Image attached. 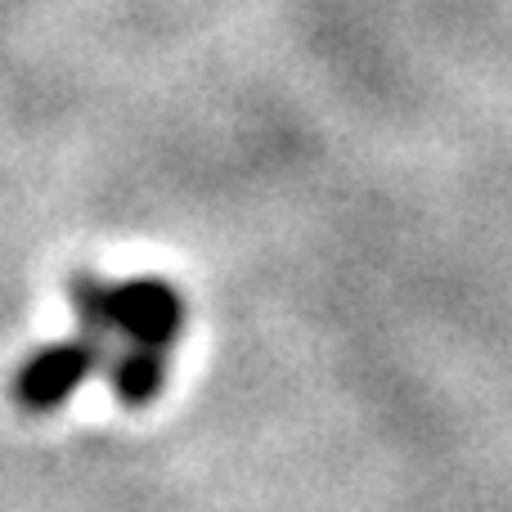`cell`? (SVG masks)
I'll list each match as a JSON object with an SVG mask.
<instances>
[{
    "label": "cell",
    "instance_id": "3957f363",
    "mask_svg": "<svg viewBox=\"0 0 512 512\" xmlns=\"http://www.w3.org/2000/svg\"><path fill=\"white\" fill-rule=\"evenodd\" d=\"M108 391L122 400L126 409H149L153 400L167 391L171 351H153V346H122L117 355L104 360Z\"/></svg>",
    "mask_w": 512,
    "mask_h": 512
},
{
    "label": "cell",
    "instance_id": "7a4b0ae2",
    "mask_svg": "<svg viewBox=\"0 0 512 512\" xmlns=\"http://www.w3.org/2000/svg\"><path fill=\"white\" fill-rule=\"evenodd\" d=\"M108 360V342L95 333H77L63 342L41 346L36 355H27L14 373V405L23 414H50V409L68 405L77 396V387H86Z\"/></svg>",
    "mask_w": 512,
    "mask_h": 512
},
{
    "label": "cell",
    "instance_id": "6da1fadb",
    "mask_svg": "<svg viewBox=\"0 0 512 512\" xmlns=\"http://www.w3.org/2000/svg\"><path fill=\"white\" fill-rule=\"evenodd\" d=\"M72 315L81 333L95 337H122V346H153V351H176L185 333V297L167 279H126L108 283L95 270H77L68 283Z\"/></svg>",
    "mask_w": 512,
    "mask_h": 512
}]
</instances>
